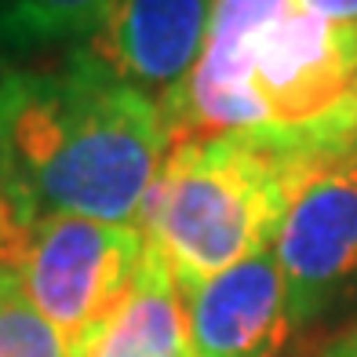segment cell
Masks as SVG:
<instances>
[{
	"label": "cell",
	"instance_id": "1",
	"mask_svg": "<svg viewBox=\"0 0 357 357\" xmlns=\"http://www.w3.org/2000/svg\"><path fill=\"white\" fill-rule=\"evenodd\" d=\"M172 146L160 106L88 44L26 70L11 132L8 204L19 226L80 215L135 226Z\"/></svg>",
	"mask_w": 357,
	"mask_h": 357
},
{
	"label": "cell",
	"instance_id": "2",
	"mask_svg": "<svg viewBox=\"0 0 357 357\" xmlns=\"http://www.w3.org/2000/svg\"><path fill=\"white\" fill-rule=\"evenodd\" d=\"M255 135L178 139L139 212V234L168 263L178 291L266 252L303 160Z\"/></svg>",
	"mask_w": 357,
	"mask_h": 357
},
{
	"label": "cell",
	"instance_id": "3",
	"mask_svg": "<svg viewBox=\"0 0 357 357\" xmlns=\"http://www.w3.org/2000/svg\"><path fill=\"white\" fill-rule=\"evenodd\" d=\"M270 252L291 328L357 303V146L303 160Z\"/></svg>",
	"mask_w": 357,
	"mask_h": 357
},
{
	"label": "cell",
	"instance_id": "4",
	"mask_svg": "<svg viewBox=\"0 0 357 357\" xmlns=\"http://www.w3.org/2000/svg\"><path fill=\"white\" fill-rule=\"evenodd\" d=\"M142 252L139 226L40 215L22 230L8 270L66 347H77L128 296Z\"/></svg>",
	"mask_w": 357,
	"mask_h": 357
},
{
	"label": "cell",
	"instance_id": "5",
	"mask_svg": "<svg viewBox=\"0 0 357 357\" xmlns=\"http://www.w3.org/2000/svg\"><path fill=\"white\" fill-rule=\"evenodd\" d=\"M183 310L193 357H278L291 332L270 248L183 291Z\"/></svg>",
	"mask_w": 357,
	"mask_h": 357
},
{
	"label": "cell",
	"instance_id": "6",
	"mask_svg": "<svg viewBox=\"0 0 357 357\" xmlns=\"http://www.w3.org/2000/svg\"><path fill=\"white\" fill-rule=\"evenodd\" d=\"M215 0H109L88 47L106 66L160 102L193 70Z\"/></svg>",
	"mask_w": 357,
	"mask_h": 357
},
{
	"label": "cell",
	"instance_id": "7",
	"mask_svg": "<svg viewBox=\"0 0 357 357\" xmlns=\"http://www.w3.org/2000/svg\"><path fill=\"white\" fill-rule=\"evenodd\" d=\"M70 357H193L183 291L150 245L128 296L91 335L70 347Z\"/></svg>",
	"mask_w": 357,
	"mask_h": 357
},
{
	"label": "cell",
	"instance_id": "8",
	"mask_svg": "<svg viewBox=\"0 0 357 357\" xmlns=\"http://www.w3.org/2000/svg\"><path fill=\"white\" fill-rule=\"evenodd\" d=\"M109 0H0V55L66 52L88 44Z\"/></svg>",
	"mask_w": 357,
	"mask_h": 357
},
{
	"label": "cell",
	"instance_id": "9",
	"mask_svg": "<svg viewBox=\"0 0 357 357\" xmlns=\"http://www.w3.org/2000/svg\"><path fill=\"white\" fill-rule=\"evenodd\" d=\"M0 357H70L66 339L26 299L8 266H0Z\"/></svg>",
	"mask_w": 357,
	"mask_h": 357
},
{
	"label": "cell",
	"instance_id": "10",
	"mask_svg": "<svg viewBox=\"0 0 357 357\" xmlns=\"http://www.w3.org/2000/svg\"><path fill=\"white\" fill-rule=\"evenodd\" d=\"M26 70L15 66V59L0 55V266L11 263V252L19 245L26 226L15 222L8 190H11V132H15V113H19Z\"/></svg>",
	"mask_w": 357,
	"mask_h": 357
},
{
	"label": "cell",
	"instance_id": "11",
	"mask_svg": "<svg viewBox=\"0 0 357 357\" xmlns=\"http://www.w3.org/2000/svg\"><path fill=\"white\" fill-rule=\"evenodd\" d=\"M296 4L332 22H357V0H296Z\"/></svg>",
	"mask_w": 357,
	"mask_h": 357
},
{
	"label": "cell",
	"instance_id": "12",
	"mask_svg": "<svg viewBox=\"0 0 357 357\" xmlns=\"http://www.w3.org/2000/svg\"><path fill=\"white\" fill-rule=\"evenodd\" d=\"M324 357H357V324L354 328H347L343 335L335 339V343L324 350Z\"/></svg>",
	"mask_w": 357,
	"mask_h": 357
},
{
	"label": "cell",
	"instance_id": "13",
	"mask_svg": "<svg viewBox=\"0 0 357 357\" xmlns=\"http://www.w3.org/2000/svg\"><path fill=\"white\" fill-rule=\"evenodd\" d=\"M354 102H357V91H354Z\"/></svg>",
	"mask_w": 357,
	"mask_h": 357
}]
</instances>
